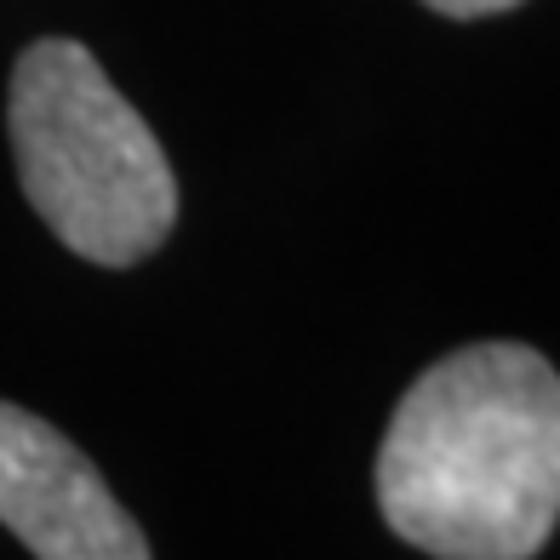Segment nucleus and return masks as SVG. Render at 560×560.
Instances as JSON below:
<instances>
[{
    "label": "nucleus",
    "mask_w": 560,
    "mask_h": 560,
    "mask_svg": "<svg viewBox=\"0 0 560 560\" xmlns=\"http://www.w3.org/2000/svg\"><path fill=\"white\" fill-rule=\"evenodd\" d=\"M377 509L435 560H532L560 526V372L526 343H469L400 395Z\"/></svg>",
    "instance_id": "obj_1"
},
{
    "label": "nucleus",
    "mask_w": 560,
    "mask_h": 560,
    "mask_svg": "<svg viewBox=\"0 0 560 560\" xmlns=\"http://www.w3.org/2000/svg\"><path fill=\"white\" fill-rule=\"evenodd\" d=\"M7 126L30 207L86 264H143L172 235L166 149L81 40H35L18 58Z\"/></svg>",
    "instance_id": "obj_2"
},
{
    "label": "nucleus",
    "mask_w": 560,
    "mask_h": 560,
    "mask_svg": "<svg viewBox=\"0 0 560 560\" xmlns=\"http://www.w3.org/2000/svg\"><path fill=\"white\" fill-rule=\"evenodd\" d=\"M0 526L35 560H149L92 457L12 400H0Z\"/></svg>",
    "instance_id": "obj_3"
},
{
    "label": "nucleus",
    "mask_w": 560,
    "mask_h": 560,
    "mask_svg": "<svg viewBox=\"0 0 560 560\" xmlns=\"http://www.w3.org/2000/svg\"><path fill=\"white\" fill-rule=\"evenodd\" d=\"M423 7L441 12V18H492V12L521 7V0H423Z\"/></svg>",
    "instance_id": "obj_4"
}]
</instances>
